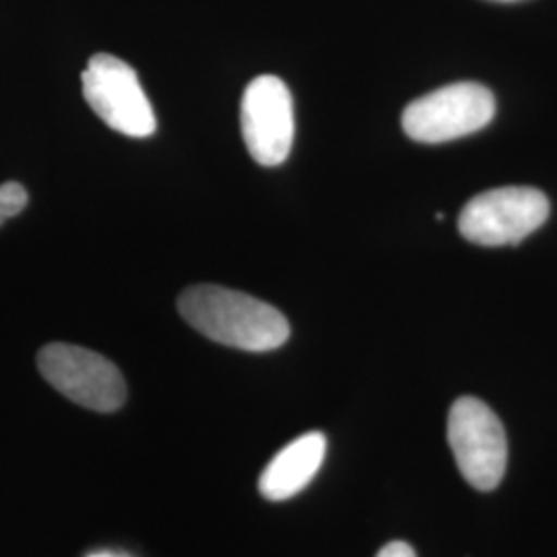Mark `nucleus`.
Returning a JSON list of instances; mask_svg holds the SVG:
<instances>
[{
	"mask_svg": "<svg viewBox=\"0 0 557 557\" xmlns=\"http://www.w3.org/2000/svg\"><path fill=\"white\" fill-rule=\"evenodd\" d=\"M178 310L200 335L242 351H273L292 333L289 322L275 306L221 285L184 289Z\"/></svg>",
	"mask_w": 557,
	"mask_h": 557,
	"instance_id": "obj_1",
	"label": "nucleus"
},
{
	"mask_svg": "<svg viewBox=\"0 0 557 557\" xmlns=\"http://www.w3.org/2000/svg\"><path fill=\"white\" fill-rule=\"evenodd\" d=\"M496 116L494 94L479 83H453L411 101L403 131L418 143H448L485 128Z\"/></svg>",
	"mask_w": 557,
	"mask_h": 557,
	"instance_id": "obj_2",
	"label": "nucleus"
},
{
	"mask_svg": "<svg viewBox=\"0 0 557 557\" xmlns=\"http://www.w3.org/2000/svg\"><path fill=\"white\" fill-rule=\"evenodd\" d=\"M38 370L60 395L98 413L119 411L126 400V382L119 368L79 345L50 343L38 354Z\"/></svg>",
	"mask_w": 557,
	"mask_h": 557,
	"instance_id": "obj_3",
	"label": "nucleus"
},
{
	"mask_svg": "<svg viewBox=\"0 0 557 557\" xmlns=\"http://www.w3.org/2000/svg\"><path fill=\"white\" fill-rule=\"evenodd\" d=\"M448 444L457 467L473 487L492 492L508 462V440L498 416L475 397L458 398L448 416Z\"/></svg>",
	"mask_w": 557,
	"mask_h": 557,
	"instance_id": "obj_4",
	"label": "nucleus"
},
{
	"mask_svg": "<svg viewBox=\"0 0 557 557\" xmlns=\"http://www.w3.org/2000/svg\"><path fill=\"white\" fill-rule=\"evenodd\" d=\"M549 218V200L529 186L485 190L469 200L458 218V232L479 246L518 244Z\"/></svg>",
	"mask_w": 557,
	"mask_h": 557,
	"instance_id": "obj_5",
	"label": "nucleus"
},
{
	"mask_svg": "<svg viewBox=\"0 0 557 557\" xmlns=\"http://www.w3.org/2000/svg\"><path fill=\"white\" fill-rule=\"evenodd\" d=\"M89 108L110 128L133 139L151 137L158 128L151 101L131 64L112 54H96L81 75Z\"/></svg>",
	"mask_w": 557,
	"mask_h": 557,
	"instance_id": "obj_6",
	"label": "nucleus"
},
{
	"mask_svg": "<svg viewBox=\"0 0 557 557\" xmlns=\"http://www.w3.org/2000/svg\"><path fill=\"white\" fill-rule=\"evenodd\" d=\"M239 124L250 158L273 168L289 158L294 145V100L287 85L275 75H260L242 98Z\"/></svg>",
	"mask_w": 557,
	"mask_h": 557,
	"instance_id": "obj_7",
	"label": "nucleus"
},
{
	"mask_svg": "<svg viewBox=\"0 0 557 557\" xmlns=\"http://www.w3.org/2000/svg\"><path fill=\"white\" fill-rule=\"evenodd\" d=\"M324 457L326 436L322 432H308L289 442L283 450H278L260 475L262 498L283 502L298 496L317 478Z\"/></svg>",
	"mask_w": 557,
	"mask_h": 557,
	"instance_id": "obj_8",
	"label": "nucleus"
},
{
	"mask_svg": "<svg viewBox=\"0 0 557 557\" xmlns=\"http://www.w3.org/2000/svg\"><path fill=\"white\" fill-rule=\"evenodd\" d=\"M27 190L20 182H4L0 184V225L27 207Z\"/></svg>",
	"mask_w": 557,
	"mask_h": 557,
	"instance_id": "obj_9",
	"label": "nucleus"
},
{
	"mask_svg": "<svg viewBox=\"0 0 557 557\" xmlns=\"http://www.w3.org/2000/svg\"><path fill=\"white\" fill-rule=\"evenodd\" d=\"M376 557H418L416 556V552H413V547L409 545V543H405V541H393V543H388V545H384L382 549L379 552V556Z\"/></svg>",
	"mask_w": 557,
	"mask_h": 557,
	"instance_id": "obj_10",
	"label": "nucleus"
},
{
	"mask_svg": "<svg viewBox=\"0 0 557 557\" xmlns=\"http://www.w3.org/2000/svg\"><path fill=\"white\" fill-rule=\"evenodd\" d=\"M87 557H131L126 554H114V552H96V554H89Z\"/></svg>",
	"mask_w": 557,
	"mask_h": 557,
	"instance_id": "obj_11",
	"label": "nucleus"
}]
</instances>
